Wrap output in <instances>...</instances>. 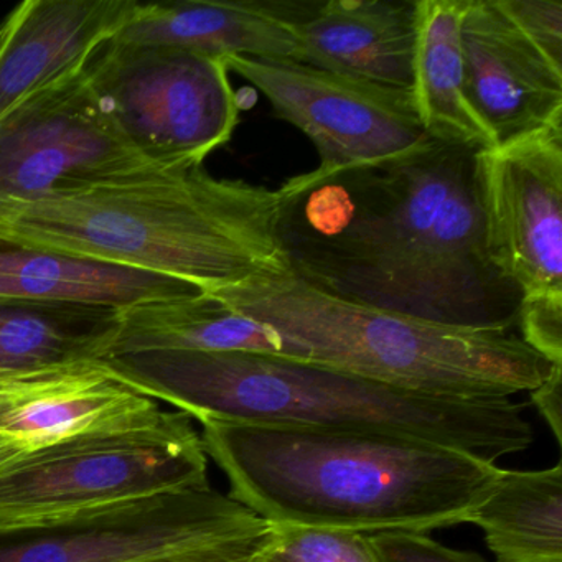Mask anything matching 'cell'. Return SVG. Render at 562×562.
I'll return each mask as SVG.
<instances>
[{
    "instance_id": "obj_1",
    "label": "cell",
    "mask_w": 562,
    "mask_h": 562,
    "mask_svg": "<svg viewBox=\"0 0 562 562\" xmlns=\"http://www.w3.org/2000/svg\"><path fill=\"white\" fill-rule=\"evenodd\" d=\"M476 150L429 137L383 166L289 179L279 239L292 274L351 304L515 330L522 295L486 251Z\"/></svg>"
},
{
    "instance_id": "obj_5",
    "label": "cell",
    "mask_w": 562,
    "mask_h": 562,
    "mask_svg": "<svg viewBox=\"0 0 562 562\" xmlns=\"http://www.w3.org/2000/svg\"><path fill=\"white\" fill-rule=\"evenodd\" d=\"M209 294L278 330L305 361L411 393L512 400L531 393L555 367L513 330L450 327L351 304L292 272Z\"/></svg>"
},
{
    "instance_id": "obj_15",
    "label": "cell",
    "mask_w": 562,
    "mask_h": 562,
    "mask_svg": "<svg viewBox=\"0 0 562 562\" xmlns=\"http://www.w3.org/2000/svg\"><path fill=\"white\" fill-rule=\"evenodd\" d=\"M321 2L312 0H170L140 5L114 42L187 48L210 57L294 60L297 25Z\"/></svg>"
},
{
    "instance_id": "obj_19",
    "label": "cell",
    "mask_w": 562,
    "mask_h": 562,
    "mask_svg": "<svg viewBox=\"0 0 562 562\" xmlns=\"http://www.w3.org/2000/svg\"><path fill=\"white\" fill-rule=\"evenodd\" d=\"M147 350L239 351L304 360L278 330L232 311L206 292L123 308L111 357Z\"/></svg>"
},
{
    "instance_id": "obj_10",
    "label": "cell",
    "mask_w": 562,
    "mask_h": 562,
    "mask_svg": "<svg viewBox=\"0 0 562 562\" xmlns=\"http://www.w3.org/2000/svg\"><path fill=\"white\" fill-rule=\"evenodd\" d=\"M226 67L269 101L317 149V169L383 166L429 139L411 88L384 87L289 60L226 57Z\"/></svg>"
},
{
    "instance_id": "obj_14",
    "label": "cell",
    "mask_w": 562,
    "mask_h": 562,
    "mask_svg": "<svg viewBox=\"0 0 562 562\" xmlns=\"http://www.w3.org/2000/svg\"><path fill=\"white\" fill-rule=\"evenodd\" d=\"M137 0H25L5 18L0 117L42 88L80 70L140 11Z\"/></svg>"
},
{
    "instance_id": "obj_27",
    "label": "cell",
    "mask_w": 562,
    "mask_h": 562,
    "mask_svg": "<svg viewBox=\"0 0 562 562\" xmlns=\"http://www.w3.org/2000/svg\"><path fill=\"white\" fill-rule=\"evenodd\" d=\"M5 376V374H0V378Z\"/></svg>"
},
{
    "instance_id": "obj_18",
    "label": "cell",
    "mask_w": 562,
    "mask_h": 562,
    "mask_svg": "<svg viewBox=\"0 0 562 562\" xmlns=\"http://www.w3.org/2000/svg\"><path fill=\"white\" fill-rule=\"evenodd\" d=\"M120 330V308L0 297V374L101 363Z\"/></svg>"
},
{
    "instance_id": "obj_22",
    "label": "cell",
    "mask_w": 562,
    "mask_h": 562,
    "mask_svg": "<svg viewBox=\"0 0 562 562\" xmlns=\"http://www.w3.org/2000/svg\"><path fill=\"white\" fill-rule=\"evenodd\" d=\"M248 562H381L370 535L271 525Z\"/></svg>"
},
{
    "instance_id": "obj_23",
    "label": "cell",
    "mask_w": 562,
    "mask_h": 562,
    "mask_svg": "<svg viewBox=\"0 0 562 562\" xmlns=\"http://www.w3.org/2000/svg\"><path fill=\"white\" fill-rule=\"evenodd\" d=\"M499 11L528 38L529 44L562 71L561 0H495Z\"/></svg>"
},
{
    "instance_id": "obj_12",
    "label": "cell",
    "mask_w": 562,
    "mask_h": 562,
    "mask_svg": "<svg viewBox=\"0 0 562 562\" xmlns=\"http://www.w3.org/2000/svg\"><path fill=\"white\" fill-rule=\"evenodd\" d=\"M166 409L101 363L0 378V469L67 440L150 426Z\"/></svg>"
},
{
    "instance_id": "obj_6",
    "label": "cell",
    "mask_w": 562,
    "mask_h": 562,
    "mask_svg": "<svg viewBox=\"0 0 562 562\" xmlns=\"http://www.w3.org/2000/svg\"><path fill=\"white\" fill-rule=\"evenodd\" d=\"M193 420L166 411L139 429L67 440L0 469V532L41 528L134 499L205 488Z\"/></svg>"
},
{
    "instance_id": "obj_7",
    "label": "cell",
    "mask_w": 562,
    "mask_h": 562,
    "mask_svg": "<svg viewBox=\"0 0 562 562\" xmlns=\"http://www.w3.org/2000/svg\"><path fill=\"white\" fill-rule=\"evenodd\" d=\"M87 74L111 123L159 169L203 166L238 126L239 101L223 58L110 41Z\"/></svg>"
},
{
    "instance_id": "obj_11",
    "label": "cell",
    "mask_w": 562,
    "mask_h": 562,
    "mask_svg": "<svg viewBox=\"0 0 562 562\" xmlns=\"http://www.w3.org/2000/svg\"><path fill=\"white\" fill-rule=\"evenodd\" d=\"M486 251L521 304L562 305V123L475 153Z\"/></svg>"
},
{
    "instance_id": "obj_4",
    "label": "cell",
    "mask_w": 562,
    "mask_h": 562,
    "mask_svg": "<svg viewBox=\"0 0 562 562\" xmlns=\"http://www.w3.org/2000/svg\"><path fill=\"white\" fill-rule=\"evenodd\" d=\"M117 380L200 424L368 430L419 437L486 462L532 442L526 404L429 396L312 361L239 351L147 350L101 361Z\"/></svg>"
},
{
    "instance_id": "obj_25",
    "label": "cell",
    "mask_w": 562,
    "mask_h": 562,
    "mask_svg": "<svg viewBox=\"0 0 562 562\" xmlns=\"http://www.w3.org/2000/svg\"><path fill=\"white\" fill-rule=\"evenodd\" d=\"M531 403L548 423L555 442L562 443V364H555L551 374L529 393Z\"/></svg>"
},
{
    "instance_id": "obj_9",
    "label": "cell",
    "mask_w": 562,
    "mask_h": 562,
    "mask_svg": "<svg viewBox=\"0 0 562 562\" xmlns=\"http://www.w3.org/2000/svg\"><path fill=\"white\" fill-rule=\"evenodd\" d=\"M87 65L0 117V205L164 170L144 159L111 123Z\"/></svg>"
},
{
    "instance_id": "obj_13",
    "label": "cell",
    "mask_w": 562,
    "mask_h": 562,
    "mask_svg": "<svg viewBox=\"0 0 562 562\" xmlns=\"http://www.w3.org/2000/svg\"><path fill=\"white\" fill-rule=\"evenodd\" d=\"M465 94L495 146L562 123V71L499 11L470 0L460 31Z\"/></svg>"
},
{
    "instance_id": "obj_24",
    "label": "cell",
    "mask_w": 562,
    "mask_h": 562,
    "mask_svg": "<svg viewBox=\"0 0 562 562\" xmlns=\"http://www.w3.org/2000/svg\"><path fill=\"white\" fill-rule=\"evenodd\" d=\"M381 562H488L472 551H457L424 532L391 531L370 535Z\"/></svg>"
},
{
    "instance_id": "obj_21",
    "label": "cell",
    "mask_w": 562,
    "mask_h": 562,
    "mask_svg": "<svg viewBox=\"0 0 562 562\" xmlns=\"http://www.w3.org/2000/svg\"><path fill=\"white\" fill-rule=\"evenodd\" d=\"M495 562H562V465L499 469L467 518Z\"/></svg>"
},
{
    "instance_id": "obj_17",
    "label": "cell",
    "mask_w": 562,
    "mask_h": 562,
    "mask_svg": "<svg viewBox=\"0 0 562 562\" xmlns=\"http://www.w3.org/2000/svg\"><path fill=\"white\" fill-rule=\"evenodd\" d=\"M200 292L195 285L166 276L52 249L0 243V297L106 305L123 311Z\"/></svg>"
},
{
    "instance_id": "obj_2",
    "label": "cell",
    "mask_w": 562,
    "mask_h": 562,
    "mask_svg": "<svg viewBox=\"0 0 562 562\" xmlns=\"http://www.w3.org/2000/svg\"><path fill=\"white\" fill-rule=\"evenodd\" d=\"M233 499L271 525L426 532L463 525L499 467L419 437L202 423Z\"/></svg>"
},
{
    "instance_id": "obj_16",
    "label": "cell",
    "mask_w": 562,
    "mask_h": 562,
    "mask_svg": "<svg viewBox=\"0 0 562 562\" xmlns=\"http://www.w3.org/2000/svg\"><path fill=\"white\" fill-rule=\"evenodd\" d=\"M416 0H327L297 25L295 64L384 87L413 85Z\"/></svg>"
},
{
    "instance_id": "obj_20",
    "label": "cell",
    "mask_w": 562,
    "mask_h": 562,
    "mask_svg": "<svg viewBox=\"0 0 562 562\" xmlns=\"http://www.w3.org/2000/svg\"><path fill=\"white\" fill-rule=\"evenodd\" d=\"M469 5L470 0H416L411 91L430 137L490 149L495 140L465 94L460 31Z\"/></svg>"
},
{
    "instance_id": "obj_26",
    "label": "cell",
    "mask_w": 562,
    "mask_h": 562,
    "mask_svg": "<svg viewBox=\"0 0 562 562\" xmlns=\"http://www.w3.org/2000/svg\"><path fill=\"white\" fill-rule=\"evenodd\" d=\"M5 35H8V21H2V24H0V47H2V44H4Z\"/></svg>"
},
{
    "instance_id": "obj_3",
    "label": "cell",
    "mask_w": 562,
    "mask_h": 562,
    "mask_svg": "<svg viewBox=\"0 0 562 562\" xmlns=\"http://www.w3.org/2000/svg\"><path fill=\"white\" fill-rule=\"evenodd\" d=\"M279 218V190L199 166L4 203L0 243L166 276L209 294L291 272Z\"/></svg>"
},
{
    "instance_id": "obj_8",
    "label": "cell",
    "mask_w": 562,
    "mask_h": 562,
    "mask_svg": "<svg viewBox=\"0 0 562 562\" xmlns=\"http://www.w3.org/2000/svg\"><path fill=\"white\" fill-rule=\"evenodd\" d=\"M269 528L210 485L0 532V562H248Z\"/></svg>"
}]
</instances>
